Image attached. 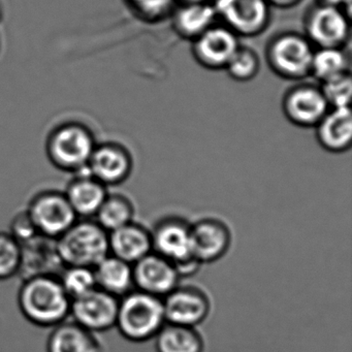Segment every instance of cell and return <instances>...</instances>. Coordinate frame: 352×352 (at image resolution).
<instances>
[{
	"label": "cell",
	"instance_id": "obj_36",
	"mask_svg": "<svg viewBox=\"0 0 352 352\" xmlns=\"http://www.w3.org/2000/svg\"><path fill=\"white\" fill-rule=\"evenodd\" d=\"M0 20H1V14H0Z\"/></svg>",
	"mask_w": 352,
	"mask_h": 352
},
{
	"label": "cell",
	"instance_id": "obj_27",
	"mask_svg": "<svg viewBox=\"0 0 352 352\" xmlns=\"http://www.w3.org/2000/svg\"><path fill=\"white\" fill-rule=\"evenodd\" d=\"M58 278L71 300L83 296L96 287V276L92 267L67 265L63 267Z\"/></svg>",
	"mask_w": 352,
	"mask_h": 352
},
{
	"label": "cell",
	"instance_id": "obj_32",
	"mask_svg": "<svg viewBox=\"0 0 352 352\" xmlns=\"http://www.w3.org/2000/svg\"><path fill=\"white\" fill-rule=\"evenodd\" d=\"M9 232L20 244H24L40 234L26 210L16 214L12 219Z\"/></svg>",
	"mask_w": 352,
	"mask_h": 352
},
{
	"label": "cell",
	"instance_id": "obj_29",
	"mask_svg": "<svg viewBox=\"0 0 352 352\" xmlns=\"http://www.w3.org/2000/svg\"><path fill=\"white\" fill-rule=\"evenodd\" d=\"M259 69L261 63L256 53L251 49L240 47L224 69L234 81L248 82L256 77Z\"/></svg>",
	"mask_w": 352,
	"mask_h": 352
},
{
	"label": "cell",
	"instance_id": "obj_10",
	"mask_svg": "<svg viewBox=\"0 0 352 352\" xmlns=\"http://www.w3.org/2000/svg\"><path fill=\"white\" fill-rule=\"evenodd\" d=\"M349 36V18L339 8L321 5L307 18L306 38L318 48H343Z\"/></svg>",
	"mask_w": 352,
	"mask_h": 352
},
{
	"label": "cell",
	"instance_id": "obj_21",
	"mask_svg": "<svg viewBox=\"0 0 352 352\" xmlns=\"http://www.w3.org/2000/svg\"><path fill=\"white\" fill-rule=\"evenodd\" d=\"M78 218H94L108 195L107 186L87 170L78 173L65 192Z\"/></svg>",
	"mask_w": 352,
	"mask_h": 352
},
{
	"label": "cell",
	"instance_id": "obj_31",
	"mask_svg": "<svg viewBox=\"0 0 352 352\" xmlns=\"http://www.w3.org/2000/svg\"><path fill=\"white\" fill-rule=\"evenodd\" d=\"M129 3L143 19L158 21L170 13L174 0H129Z\"/></svg>",
	"mask_w": 352,
	"mask_h": 352
},
{
	"label": "cell",
	"instance_id": "obj_30",
	"mask_svg": "<svg viewBox=\"0 0 352 352\" xmlns=\"http://www.w3.org/2000/svg\"><path fill=\"white\" fill-rule=\"evenodd\" d=\"M320 88L329 108H347L350 107L352 96V80L350 73L329 80Z\"/></svg>",
	"mask_w": 352,
	"mask_h": 352
},
{
	"label": "cell",
	"instance_id": "obj_33",
	"mask_svg": "<svg viewBox=\"0 0 352 352\" xmlns=\"http://www.w3.org/2000/svg\"><path fill=\"white\" fill-rule=\"evenodd\" d=\"M267 1L277 6V7L287 8L296 5L298 0H267Z\"/></svg>",
	"mask_w": 352,
	"mask_h": 352
},
{
	"label": "cell",
	"instance_id": "obj_34",
	"mask_svg": "<svg viewBox=\"0 0 352 352\" xmlns=\"http://www.w3.org/2000/svg\"><path fill=\"white\" fill-rule=\"evenodd\" d=\"M349 3H351V0H322V5L337 8H339V6L347 5Z\"/></svg>",
	"mask_w": 352,
	"mask_h": 352
},
{
	"label": "cell",
	"instance_id": "obj_22",
	"mask_svg": "<svg viewBox=\"0 0 352 352\" xmlns=\"http://www.w3.org/2000/svg\"><path fill=\"white\" fill-rule=\"evenodd\" d=\"M96 287L104 292L122 298L131 290L133 285V265L109 254L94 267Z\"/></svg>",
	"mask_w": 352,
	"mask_h": 352
},
{
	"label": "cell",
	"instance_id": "obj_3",
	"mask_svg": "<svg viewBox=\"0 0 352 352\" xmlns=\"http://www.w3.org/2000/svg\"><path fill=\"white\" fill-rule=\"evenodd\" d=\"M63 265L94 269L110 254L109 232L94 218H79L56 240Z\"/></svg>",
	"mask_w": 352,
	"mask_h": 352
},
{
	"label": "cell",
	"instance_id": "obj_17",
	"mask_svg": "<svg viewBox=\"0 0 352 352\" xmlns=\"http://www.w3.org/2000/svg\"><path fill=\"white\" fill-rule=\"evenodd\" d=\"M21 265L18 276H22L23 280L34 276H59L65 267L55 239L38 234L21 244Z\"/></svg>",
	"mask_w": 352,
	"mask_h": 352
},
{
	"label": "cell",
	"instance_id": "obj_12",
	"mask_svg": "<svg viewBox=\"0 0 352 352\" xmlns=\"http://www.w3.org/2000/svg\"><path fill=\"white\" fill-rule=\"evenodd\" d=\"M191 252L201 265L223 258L232 246V230L226 222L204 218L190 226Z\"/></svg>",
	"mask_w": 352,
	"mask_h": 352
},
{
	"label": "cell",
	"instance_id": "obj_16",
	"mask_svg": "<svg viewBox=\"0 0 352 352\" xmlns=\"http://www.w3.org/2000/svg\"><path fill=\"white\" fill-rule=\"evenodd\" d=\"M86 170L104 186L118 185L131 175L133 160L129 152L118 144H100L96 145Z\"/></svg>",
	"mask_w": 352,
	"mask_h": 352
},
{
	"label": "cell",
	"instance_id": "obj_9",
	"mask_svg": "<svg viewBox=\"0 0 352 352\" xmlns=\"http://www.w3.org/2000/svg\"><path fill=\"white\" fill-rule=\"evenodd\" d=\"M118 305V298L96 287L72 300L69 318L94 333H102L115 327Z\"/></svg>",
	"mask_w": 352,
	"mask_h": 352
},
{
	"label": "cell",
	"instance_id": "obj_24",
	"mask_svg": "<svg viewBox=\"0 0 352 352\" xmlns=\"http://www.w3.org/2000/svg\"><path fill=\"white\" fill-rule=\"evenodd\" d=\"M156 352H204L205 341L197 327L164 323L155 336Z\"/></svg>",
	"mask_w": 352,
	"mask_h": 352
},
{
	"label": "cell",
	"instance_id": "obj_14",
	"mask_svg": "<svg viewBox=\"0 0 352 352\" xmlns=\"http://www.w3.org/2000/svg\"><path fill=\"white\" fill-rule=\"evenodd\" d=\"M239 36L226 26H212L193 41L195 60L208 69H226L240 48Z\"/></svg>",
	"mask_w": 352,
	"mask_h": 352
},
{
	"label": "cell",
	"instance_id": "obj_1",
	"mask_svg": "<svg viewBox=\"0 0 352 352\" xmlns=\"http://www.w3.org/2000/svg\"><path fill=\"white\" fill-rule=\"evenodd\" d=\"M18 307L26 320L38 327H56L69 318L72 300L58 276L42 275L22 281Z\"/></svg>",
	"mask_w": 352,
	"mask_h": 352
},
{
	"label": "cell",
	"instance_id": "obj_7",
	"mask_svg": "<svg viewBox=\"0 0 352 352\" xmlns=\"http://www.w3.org/2000/svg\"><path fill=\"white\" fill-rule=\"evenodd\" d=\"M217 18L238 36H256L267 30L270 8L267 0H216Z\"/></svg>",
	"mask_w": 352,
	"mask_h": 352
},
{
	"label": "cell",
	"instance_id": "obj_6",
	"mask_svg": "<svg viewBox=\"0 0 352 352\" xmlns=\"http://www.w3.org/2000/svg\"><path fill=\"white\" fill-rule=\"evenodd\" d=\"M26 211L38 234L55 240L79 219L65 193L56 190L38 193L28 204Z\"/></svg>",
	"mask_w": 352,
	"mask_h": 352
},
{
	"label": "cell",
	"instance_id": "obj_2",
	"mask_svg": "<svg viewBox=\"0 0 352 352\" xmlns=\"http://www.w3.org/2000/svg\"><path fill=\"white\" fill-rule=\"evenodd\" d=\"M166 322L162 298L138 289L119 298L115 327L124 339L133 343L150 341Z\"/></svg>",
	"mask_w": 352,
	"mask_h": 352
},
{
	"label": "cell",
	"instance_id": "obj_11",
	"mask_svg": "<svg viewBox=\"0 0 352 352\" xmlns=\"http://www.w3.org/2000/svg\"><path fill=\"white\" fill-rule=\"evenodd\" d=\"M135 289L164 298L180 284V276L172 261L150 252L133 265Z\"/></svg>",
	"mask_w": 352,
	"mask_h": 352
},
{
	"label": "cell",
	"instance_id": "obj_5",
	"mask_svg": "<svg viewBox=\"0 0 352 352\" xmlns=\"http://www.w3.org/2000/svg\"><path fill=\"white\" fill-rule=\"evenodd\" d=\"M314 49L306 36L285 32L275 36L267 48V61L274 73L286 80L311 76Z\"/></svg>",
	"mask_w": 352,
	"mask_h": 352
},
{
	"label": "cell",
	"instance_id": "obj_18",
	"mask_svg": "<svg viewBox=\"0 0 352 352\" xmlns=\"http://www.w3.org/2000/svg\"><path fill=\"white\" fill-rule=\"evenodd\" d=\"M47 352H104L98 333L78 324L71 318L52 327L46 344Z\"/></svg>",
	"mask_w": 352,
	"mask_h": 352
},
{
	"label": "cell",
	"instance_id": "obj_19",
	"mask_svg": "<svg viewBox=\"0 0 352 352\" xmlns=\"http://www.w3.org/2000/svg\"><path fill=\"white\" fill-rule=\"evenodd\" d=\"M110 254L133 265L152 252L151 232L142 224L131 222L109 232Z\"/></svg>",
	"mask_w": 352,
	"mask_h": 352
},
{
	"label": "cell",
	"instance_id": "obj_25",
	"mask_svg": "<svg viewBox=\"0 0 352 352\" xmlns=\"http://www.w3.org/2000/svg\"><path fill=\"white\" fill-rule=\"evenodd\" d=\"M135 207L124 195H108L94 219L110 232L133 221Z\"/></svg>",
	"mask_w": 352,
	"mask_h": 352
},
{
	"label": "cell",
	"instance_id": "obj_23",
	"mask_svg": "<svg viewBox=\"0 0 352 352\" xmlns=\"http://www.w3.org/2000/svg\"><path fill=\"white\" fill-rule=\"evenodd\" d=\"M217 19L213 6L206 3H186L174 15L175 32L186 40L195 41L214 26Z\"/></svg>",
	"mask_w": 352,
	"mask_h": 352
},
{
	"label": "cell",
	"instance_id": "obj_26",
	"mask_svg": "<svg viewBox=\"0 0 352 352\" xmlns=\"http://www.w3.org/2000/svg\"><path fill=\"white\" fill-rule=\"evenodd\" d=\"M349 73V58L343 48H319L314 51L311 75L321 83Z\"/></svg>",
	"mask_w": 352,
	"mask_h": 352
},
{
	"label": "cell",
	"instance_id": "obj_35",
	"mask_svg": "<svg viewBox=\"0 0 352 352\" xmlns=\"http://www.w3.org/2000/svg\"><path fill=\"white\" fill-rule=\"evenodd\" d=\"M186 3H205L206 0H185Z\"/></svg>",
	"mask_w": 352,
	"mask_h": 352
},
{
	"label": "cell",
	"instance_id": "obj_4",
	"mask_svg": "<svg viewBox=\"0 0 352 352\" xmlns=\"http://www.w3.org/2000/svg\"><path fill=\"white\" fill-rule=\"evenodd\" d=\"M92 131L84 124L67 122L53 129L47 140V154L56 168L67 172H83L96 149Z\"/></svg>",
	"mask_w": 352,
	"mask_h": 352
},
{
	"label": "cell",
	"instance_id": "obj_15",
	"mask_svg": "<svg viewBox=\"0 0 352 352\" xmlns=\"http://www.w3.org/2000/svg\"><path fill=\"white\" fill-rule=\"evenodd\" d=\"M282 108L288 121L300 127H315L329 112V106L320 88L296 86L285 94Z\"/></svg>",
	"mask_w": 352,
	"mask_h": 352
},
{
	"label": "cell",
	"instance_id": "obj_20",
	"mask_svg": "<svg viewBox=\"0 0 352 352\" xmlns=\"http://www.w3.org/2000/svg\"><path fill=\"white\" fill-rule=\"evenodd\" d=\"M319 145L331 153H343L351 147L352 114L350 107L329 109L316 125Z\"/></svg>",
	"mask_w": 352,
	"mask_h": 352
},
{
	"label": "cell",
	"instance_id": "obj_8",
	"mask_svg": "<svg viewBox=\"0 0 352 352\" xmlns=\"http://www.w3.org/2000/svg\"><path fill=\"white\" fill-rule=\"evenodd\" d=\"M166 321L197 327L211 313L212 304L205 290L195 285H180L162 298Z\"/></svg>",
	"mask_w": 352,
	"mask_h": 352
},
{
	"label": "cell",
	"instance_id": "obj_28",
	"mask_svg": "<svg viewBox=\"0 0 352 352\" xmlns=\"http://www.w3.org/2000/svg\"><path fill=\"white\" fill-rule=\"evenodd\" d=\"M21 254V244L9 232L0 230V281L18 276Z\"/></svg>",
	"mask_w": 352,
	"mask_h": 352
},
{
	"label": "cell",
	"instance_id": "obj_13",
	"mask_svg": "<svg viewBox=\"0 0 352 352\" xmlns=\"http://www.w3.org/2000/svg\"><path fill=\"white\" fill-rule=\"evenodd\" d=\"M190 226L178 217H168L154 226L151 232L152 251L175 265L195 258L191 252Z\"/></svg>",
	"mask_w": 352,
	"mask_h": 352
}]
</instances>
